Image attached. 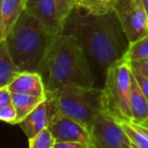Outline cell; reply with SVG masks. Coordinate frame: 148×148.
I'll return each mask as SVG.
<instances>
[{"mask_svg":"<svg viewBox=\"0 0 148 148\" xmlns=\"http://www.w3.org/2000/svg\"><path fill=\"white\" fill-rule=\"evenodd\" d=\"M91 148H123L127 137L120 123L113 117L101 112L90 130Z\"/></svg>","mask_w":148,"mask_h":148,"instance_id":"cell-7","label":"cell"},{"mask_svg":"<svg viewBox=\"0 0 148 148\" xmlns=\"http://www.w3.org/2000/svg\"><path fill=\"white\" fill-rule=\"evenodd\" d=\"M54 101L58 112L75 120L90 131L97 116L103 112L101 88L65 86L47 92Z\"/></svg>","mask_w":148,"mask_h":148,"instance_id":"cell-4","label":"cell"},{"mask_svg":"<svg viewBox=\"0 0 148 148\" xmlns=\"http://www.w3.org/2000/svg\"><path fill=\"white\" fill-rule=\"evenodd\" d=\"M8 88L12 93L42 97H47L45 81L39 72H21L9 84Z\"/></svg>","mask_w":148,"mask_h":148,"instance_id":"cell-11","label":"cell"},{"mask_svg":"<svg viewBox=\"0 0 148 148\" xmlns=\"http://www.w3.org/2000/svg\"><path fill=\"white\" fill-rule=\"evenodd\" d=\"M126 135H127V134H126ZM123 148H139V147L127 136L123 142Z\"/></svg>","mask_w":148,"mask_h":148,"instance_id":"cell-26","label":"cell"},{"mask_svg":"<svg viewBox=\"0 0 148 148\" xmlns=\"http://www.w3.org/2000/svg\"><path fill=\"white\" fill-rule=\"evenodd\" d=\"M130 65H131V68L133 71L138 72L141 75L145 76L146 78H148V59L141 60V61L137 62H132V63H130Z\"/></svg>","mask_w":148,"mask_h":148,"instance_id":"cell-22","label":"cell"},{"mask_svg":"<svg viewBox=\"0 0 148 148\" xmlns=\"http://www.w3.org/2000/svg\"><path fill=\"white\" fill-rule=\"evenodd\" d=\"M0 119L5 123L17 125V112L13 103L4 108H0Z\"/></svg>","mask_w":148,"mask_h":148,"instance_id":"cell-21","label":"cell"},{"mask_svg":"<svg viewBox=\"0 0 148 148\" xmlns=\"http://www.w3.org/2000/svg\"><path fill=\"white\" fill-rule=\"evenodd\" d=\"M132 73H133L135 79L137 80V82H138V84H139L140 88H141L142 92L144 93V95H145L146 99H147V101H148V78H146L145 76L141 75V74L138 73V72L133 71V70H132Z\"/></svg>","mask_w":148,"mask_h":148,"instance_id":"cell-24","label":"cell"},{"mask_svg":"<svg viewBox=\"0 0 148 148\" xmlns=\"http://www.w3.org/2000/svg\"><path fill=\"white\" fill-rule=\"evenodd\" d=\"M122 58L129 63L148 59V36L134 43H128L127 51Z\"/></svg>","mask_w":148,"mask_h":148,"instance_id":"cell-16","label":"cell"},{"mask_svg":"<svg viewBox=\"0 0 148 148\" xmlns=\"http://www.w3.org/2000/svg\"><path fill=\"white\" fill-rule=\"evenodd\" d=\"M42 76L47 92L65 86L92 87L95 75L84 51L69 35L55 38L45 61Z\"/></svg>","mask_w":148,"mask_h":148,"instance_id":"cell-2","label":"cell"},{"mask_svg":"<svg viewBox=\"0 0 148 148\" xmlns=\"http://www.w3.org/2000/svg\"><path fill=\"white\" fill-rule=\"evenodd\" d=\"M42 97H33V95L12 93V103L17 112V125L32 113L44 99Z\"/></svg>","mask_w":148,"mask_h":148,"instance_id":"cell-15","label":"cell"},{"mask_svg":"<svg viewBox=\"0 0 148 148\" xmlns=\"http://www.w3.org/2000/svg\"><path fill=\"white\" fill-rule=\"evenodd\" d=\"M56 142H79L90 145V131L75 120L57 112L49 125Z\"/></svg>","mask_w":148,"mask_h":148,"instance_id":"cell-8","label":"cell"},{"mask_svg":"<svg viewBox=\"0 0 148 148\" xmlns=\"http://www.w3.org/2000/svg\"><path fill=\"white\" fill-rule=\"evenodd\" d=\"M142 2L144 4V7H145V10H146V13L148 15V0H142Z\"/></svg>","mask_w":148,"mask_h":148,"instance_id":"cell-28","label":"cell"},{"mask_svg":"<svg viewBox=\"0 0 148 148\" xmlns=\"http://www.w3.org/2000/svg\"><path fill=\"white\" fill-rule=\"evenodd\" d=\"M57 112L58 110L54 101L49 95H47L46 99L18 125L29 140L44 129L49 127L52 119Z\"/></svg>","mask_w":148,"mask_h":148,"instance_id":"cell-10","label":"cell"},{"mask_svg":"<svg viewBox=\"0 0 148 148\" xmlns=\"http://www.w3.org/2000/svg\"><path fill=\"white\" fill-rule=\"evenodd\" d=\"M25 9L33 15L52 36L57 37L63 31L56 0H25Z\"/></svg>","mask_w":148,"mask_h":148,"instance_id":"cell-9","label":"cell"},{"mask_svg":"<svg viewBox=\"0 0 148 148\" xmlns=\"http://www.w3.org/2000/svg\"><path fill=\"white\" fill-rule=\"evenodd\" d=\"M21 72L13 61L5 41H0V87L9 86Z\"/></svg>","mask_w":148,"mask_h":148,"instance_id":"cell-14","label":"cell"},{"mask_svg":"<svg viewBox=\"0 0 148 148\" xmlns=\"http://www.w3.org/2000/svg\"><path fill=\"white\" fill-rule=\"evenodd\" d=\"M12 103V92L9 90L8 86L0 87V108H4Z\"/></svg>","mask_w":148,"mask_h":148,"instance_id":"cell-23","label":"cell"},{"mask_svg":"<svg viewBox=\"0 0 148 148\" xmlns=\"http://www.w3.org/2000/svg\"><path fill=\"white\" fill-rule=\"evenodd\" d=\"M56 3H57L60 19H61L64 27L66 19L68 18L70 13L73 11V9L76 7L77 0H56Z\"/></svg>","mask_w":148,"mask_h":148,"instance_id":"cell-20","label":"cell"},{"mask_svg":"<svg viewBox=\"0 0 148 148\" xmlns=\"http://www.w3.org/2000/svg\"><path fill=\"white\" fill-rule=\"evenodd\" d=\"M114 11L128 43H134L148 36V15L142 0H120Z\"/></svg>","mask_w":148,"mask_h":148,"instance_id":"cell-6","label":"cell"},{"mask_svg":"<svg viewBox=\"0 0 148 148\" xmlns=\"http://www.w3.org/2000/svg\"><path fill=\"white\" fill-rule=\"evenodd\" d=\"M127 136L139 148H148V136H146L137 126L131 121H118Z\"/></svg>","mask_w":148,"mask_h":148,"instance_id":"cell-18","label":"cell"},{"mask_svg":"<svg viewBox=\"0 0 148 148\" xmlns=\"http://www.w3.org/2000/svg\"><path fill=\"white\" fill-rule=\"evenodd\" d=\"M55 38L25 9L5 43L13 61L21 71L42 74Z\"/></svg>","mask_w":148,"mask_h":148,"instance_id":"cell-3","label":"cell"},{"mask_svg":"<svg viewBox=\"0 0 148 148\" xmlns=\"http://www.w3.org/2000/svg\"><path fill=\"white\" fill-rule=\"evenodd\" d=\"M131 65L121 58L109 68L106 74L105 84L101 88L103 112L117 121H131Z\"/></svg>","mask_w":148,"mask_h":148,"instance_id":"cell-5","label":"cell"},{"mask_svg":"<svg viewBox=\"0 0 148 148\" xmlns=\"http://www.w3.org/2000/svg\"><path fill=\"white\" fill-rule=\"evenodd\" d=\"M132 123H133V122H132ZM136 125V124H135ZM137 126L138 128H139L140 130H141L142 132H143L144 134H145L146 136H148V128H146V127H142V126H139V125H136Z\"/></svg>","mask_w":148,"mask_h":148,"instance_id":"cell-27","label":"cell"},{"mask_svg":"<svg viewBox=\"0 0 148 148\" xmlns=\"http://www.w3.org/2000/svg\"><path fill=\"white\" fill-rule=\"evenodd\" d=\"M62 34L75 38L87 56L91 69L95 65L105 75L128 48L114 10L95 13L76 6L66 19Z\"/></svg>","mask_w":148,"mask_h":148,"instance_id":"cell-1","label":"cell"},{"mask_svg":"<svg viewBox=\"0 0 148 148\" xmlns=\"http://www.w3.org/2000/svg\"><path fill=\"white\" fill-rule=\"evenodd\" d=\"M120 0H77L76 6L90 12L103 13L114 10L115 5Z\"/></svg>","mask_w":148,"mask_h":148,"instance_id":"cell-17","label":"cell"},{"mask_svg":"<svg viewBox=\"0 0 148 148\" xmlns=\"http://www.w3.org/2000/svg\"><path fill=\"white\" fill-rule=\"evenodd\" d=\"M53 148H91L90 145L79 142H55Z\"/></svg>","mask_w":148,"mask_h":148,"instance_id":"cell-25","label":"cell"},{"mask_svg":"<svg viewBox=\"0 0 148 148\" xmlns=\"http://www.w3.org/2000/svg\"><path fill=\"white\" fill-rule=\"evenodd\" d=\"M137 125V124H136ZM139 126H142V127H146V128H148V122L146 124H144V125H139Z\"/></svg>","mask_w":148,"mask_h":148,"instance_id":"cell-29","label":"cell"},{"mask_svg":"<svg viewBox=\"0 0 148 148\" xmlns=\"http://www.w3.org/2000/svg\"><path fill=\"white\" fill-rule=\"evenodd\" d=\"M132 120L134 124L144 125L148 122V101L142 92L137 80L132 73V89L130 97Z\"/></svg>","mask_w":148,"mask_h":148,"instance_id":"cell-13","label":"cell"},{"mask_svg":"<svg viewBox=\"0 0 148 148\" xmlns=\"http://www.w3.org/2000/svg\"><path fill=\"white\" fill-rule=\"evenodd\" d=\"M55 142L49 128H46L34 138L29 140V148H53Z\"/></svg>","mask_w":148,"mask_h":148,"instance_id":"cell-19","label":"cell"},{"mask_svg":"<svg viewBox=\"0 0 148 148\" xmlns=\"http://www.w3.org/2000/svg\"><path fill=\"white\" fill-rule=\"evenodd\" d=\"M25 0H1L0 3V41H5L25 10Z\"/></svg>","mask_w":148,"mask_h":148,"instance_id":"cell-12","label":"cell"}]
</instances>
